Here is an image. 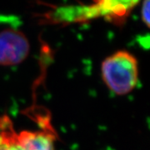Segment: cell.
Here are the masks:
<instances>
[{"mask_svg":"<svg viewBox=\"0 0 150 150\" xmlns=\"http://www.w3.org/2000/svg\"><path fill=\"white\" fill-rule=\"evenodd\" d=\"M139 63L134 54L119 50L107 57L101 64L103 80L115 94L123 96L134 90L139 83Z\"/></svg>","mask_w":150,"mask_h":150,"instance_id":"1","label":"cell"},{"mask_svg":"<svg viewBox=\"0 0 150 150\" xmlns=\"http://www.w3.org/2000/svg\"><path fill=\"white\" fill-rule=\"evenodd\" d=\"M29 50V43L22 32L11 28L0 32V65L21 64L27 59Z\"/></svg>","mask_w":150,"mask_h":150,"instance_id":"2","label":"cell"},{"mask_svg":"<svg viewBox=\"0 0 150 150\" xmlns=\"http://www.w3.org/2000/svg\"><path fill=\"white\" fill-rule=\"evenodd\" d=\"M8 135V150H55V136L50 130H23L18 133L13 125Z\"/></svg>","mask_w":150,"mask_h":150,"instance_id":"3","label":"cell"},{"mask_svg":"<svg viewBox=\"0 0 150 150\" xmlns=\"http://www.w3.org/2000/svg\"><path fill=\"white\" fill-rule=\"evenodd\" d=\"M93 5L90 7V12L98 16L108 18L109 19H122L128 16L129 12L141 0H92Z\"/></svg>","mask_w":150,"mask_h":150,"instance_id":"4","label":"cell"},{"mask_svg":"<svg viewBox=\"0 0 150 150\" xmlns=\"http://www.w3.org/2000/svg\"><path fill=\"white\" fill-rule=\"evenodd\" d=\"M13 124V123L8 116L4 115L0 117V150H8V135Z\"/></svg>","mask_w":150,"mask_h":150,"instance_id":"5","label":"cell"},{"mask_svg":"<svg viewBox=\"0 0 150 150\" xmlns=\"http://www.w3.org/2000/svg\"><path fill=\"white\" fill-rule=\"evenodd\" d=\"M149 0H144L142 8H141V17L144 23V24L149 28Z\"/></svg>","mask_w":150,"mask_h":150,"instance_id":"6","label":"cell"}]
</instances>
